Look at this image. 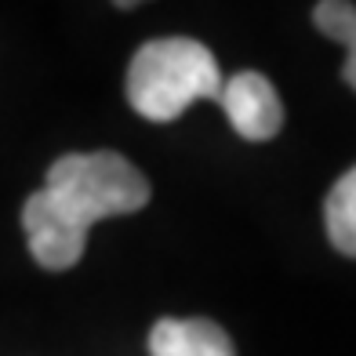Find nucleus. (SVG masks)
<instances>
[{"label": "nucleus", "mask_w": 356, "mask_h": 356, "mask_svg": "<svg viewBox=\"0 0 356 356\" xmlns=\"http://www.w3.org/2000/svg\"><path fill=\"white\" fill-rule=\"evenodd\" d=\"M222 91V70L200 40L160 37L138 47L127 66V102L138 117L171 124L193 102H215Z\"/></svg>", "instance_id": "obj_2"}, {"label": "nucleus", "mask_w": 356, "mask_h": 356, "mask_svg": "<svg viewBox=\"0 0 356 356\" xmlns=\"http://www.w3.org/2000/svg\"><path fill=\"white\" fill-rule=\"evenodd\" d=\"M215 102L225 109L233 131L248 142H269L284 127L280 95L262 73H233L229 80H222Z\"/></svg>", "instance_id": "obj_3"}, {"label": "nucleus", "mask_w": 356, "mask_h": 356, "mask_svg": "<svg viewBox=\"0 0 356 356\" xmlns=\"http://www.w3.org/2000/svg\"><path fill=\"white\" fill-rule=\"evenodd\" d=\"M323 225H327L334 251L356 258V168H349L331 186L327 200H323Z\"/></svg>", "instance_id": "obj_5"}, {"label": "nucleus", "mask_w": 356, "mask_h": 356, "mask_svg": "<svg viewBox=\"0 0 356 356\" xmlns=\"http://www.w3.org/2000/svg\"><path fill=\"white\" fill-rule=\"evenodd\" d=\"M145 175L120 153H66L47 168V186L22 207V229L37 266L73 269L88 248V229L102 218L135 215L149 204Z\"/></svg>", "instance_id": "obj_1"}, {"label": "nucleus", "mask_w": 356, "mask_h": 356, "mask_svg": "<svg viewBox=\"0 0 356 356\" xmlns=\"http://www.w3.org/2000/svg\"><path fill=\"white\" fill-rule=\"evenodd\" d=\"M313 26L323 37H331L334 44H342L349 51L342 76L356 91V4H346V0H323V4L313 8Z\"/></svg>", "instance_id": "obj_6"}, {"label": "nucleus", "mask_w": 356, "mask_h": 356, "mask_svg": "<svg viewBox=\"0 0 356 356\" xmlns=\"http://www.w3.org/2000/svg\"><path fill=\"white\" fill-rule=\"evenodd\" d=\"M153 356H236L233 342L215 320H156L149 331Z\"/></svg>", "instance_id": "obj_4"}]
</instances>
